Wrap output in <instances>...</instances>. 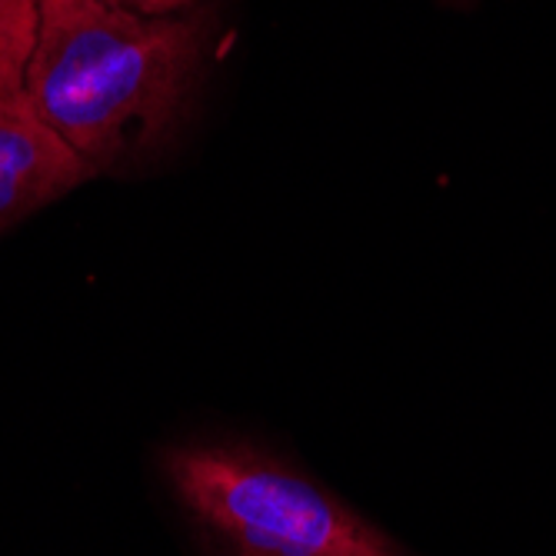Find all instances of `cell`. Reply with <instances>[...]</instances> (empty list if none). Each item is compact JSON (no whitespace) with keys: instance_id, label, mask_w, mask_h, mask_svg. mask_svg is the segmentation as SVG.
Here are the masks:
<instances>
[{"instance_id":"1","label":"cell","mask_w":556,"mask_h":556,"mask_svg":"<svg viewBox=\"0 0 556 556\" xmlns=\"http://www.w3.org/2000/svg\"><path fill=\"white\" fill-rule=\"evenodd\" d=\"M214 43V14H134L111 0H40L21 93L100 174L127 170L180 127Z\"/></svg>"},{"instance_id":"4","label":"cell","mask_w":556,"mask_h":556,"mask_svg":"<svg viewBox=\"0 0 556 556\" xmlns=\"http://www.w3.org/2000/svg\"><path fill=\"white\" fill-rule=\"evenodd\" d=\"M40 0H0V97L21 93Z\"/></svg>"},{"instance_id":"5","label":"cell","mask_w":556,"mask_h":556,"mask_svg":"<svg viewBox=\"0 0 556 556\" xmlns=\"http://www.w3.org/2000/svg\"><path fill=\"white\" fill-rule=\"evenodd\" d=\"M111 4H117L124 11H134V14L164 17V14H187V11H197V8H207V0H111Z\"/></svg>"},{"instance_id":"2","label":"cell","mask_w":556,"mask_h":556,"mask_svg":"<svg viewBox=\"0 0 556 556\" xmlns=\"http://www.w3.org/2000/svg\"><path fill=\"white\" fill-rule=\"evenodd\" d=\"M217 556H403L346 503L243 443H187L164 464Z\"/></svg>"},{"instance_id":"3","label":"cell","mask_w":556,"mask_h":556,"mask_svg":"<svg viewBox=\"0 0 556 556\" xmlns=\"http://www.w3.org/2000/svg\"><path fill=\"white\" fill-rule=\"evenodd\" d=\"M93 180V170L50 130L24 93L0 97V230Z\"/></svg>"}]
</instances>
